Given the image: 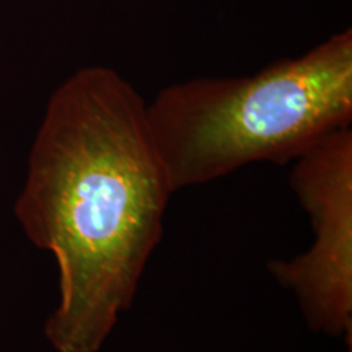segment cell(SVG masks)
I'll list each match as a JSON object with an SVG mask.
<instances>
[{
    "mask_svg": "<svg viewBox=\"0 0 352 352\" xmlns=\"http://www.w3.org/2000/svg\"><path fill=\"white\" fill-rule=\"evenodd\" d=\"M347 352H352V344L349 346V349H347Z\"/></svg>",
    "mask_w": 352,
    "mask_h": 352,
    "instance_id": "obj_4",
    "label": "cell"
},
{
    "mask_svg": "<svg viewBox=\"0 0 352 352\" xmlns=\"http://www.w3.org/2000/svg\"><path fill=\"white\" fill-rule=\"evenodd\" d=\"M145 111L173 192L250 164L294 162L352 124V28L253 76L173 83Z\"/></svg>",
    "mask_w": 352,
    "mask_h": 352,
    "instance_id": "obj_2",
    "label": "cell"
},
{
    "mask_svg": "<svg viewBox=\"0 0 352 352\" xmlns=\"http://www.w3.org/2000/svg\"><path fill=\"white\" fill-rule=\"evenodd\" d=\"M142 96L87 65L46 104L15 215L59 270L44 334L57 352H98L138 294L173 195Z\"/></svg>",
    "mask_w": 352,
    "mask_h": 352,
    "instance_id": "obj_1",
    "label": "cell"
},
{
    "mask_svg": "<svg viewBox=\"0 0 352 352\" xmlns=\"http://www.w3.org/2000/svg\"><path fill=\"white\" fill-rule=\"evenodd\" d=\"M289 183L315 240L267 271L297 298L311 331L352 340V129L342 127L294 160Z\"/></svg>",
    "mask_w": 352,
    "mask_h": 352,
    "instance_id": "obj_3",
    "label": "cell"
}]
</instances>
